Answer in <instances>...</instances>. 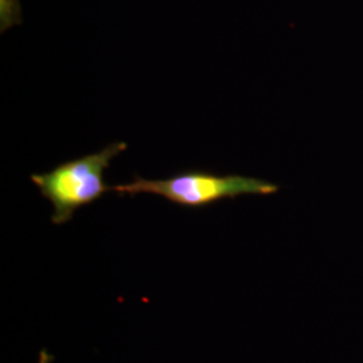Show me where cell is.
<instances>
[{
  "label": "cell",
  "mask_w": 363,
  "mask_h": 363,
  "mask_svg": "<svg viewBox=\"0 0 363 363\" xmlns=\"http://www.w3.org/2000/svg\"><path fill=\"white\" fill-rule=\"evenodd\" d=\"M127 150V143L109 144L97 154L67 160L45 174L31 175V181L52 202V222L62 225L72 220L78 208L88 206L103 195L113 191L104 181L111 160Z\"/></svg>",
  "instance_id": "6da1fadb"
},
{
  "label": "cell",
  "mask_w": 363,
  "mask_h": 363,
  "mask_svg": "<svg viewBox=\"0 0 363 363\" xmlns=\"http://www.w3.org/2000/svg\"><path fill=\"white\" fill-rule=\"evenodd\" d=\"M118 195L155 194L183 208H201L240 195H271L279 186L271 182L242 175H216L208 171H186L167 179L133 181L113 187Z\"/></svg>",
  "instance_id": "7a4b0ae2"
},
{
  "label": "cell",
  "mask_w": 363,
  "mask_h": 363,
  "mask_svg": "<svg viewBox=\"0 0 363 363\" xmlns=\"http://www.w3.org/2000/svg\"><path fill=\"white\" fill-rule=\"evenodd\" d=\"M19 3L18 0H1V23L3 28L19 22Z\"/></svg>",
  "instance_id": "3957f363"
},
{
  "label": "cell",
  "mask_w": 363,
  "mask_h": 363,
  "mask_svg": "<svg viewBox=\"0 0 363 363\" xmlns=\"http://www.w3.org/2000/svg\"><path fill=\"white\" fill-rule=\"evenodd\" d=\"M52 355H50L46 350L40 351L39 354V362L38 363H52Z\"/></svg>",
  "instance_id": "277c9868"
}]
</instances>
